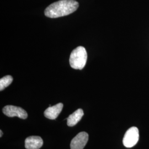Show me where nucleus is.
<instances>
[{
	"label": "nucleus",
	"instance_id": "nucleus-8",
	"mask_svg": "<svg viewBox=\"0 0 149 149\" xmlns=\"http://www.w3.org/2000/svg\"><path fill=\"white\" fill-rule=\"evenodd\" d=\"M84 114L82 109H78L67 118V124L69 127H74L79 122Z\"/></svg>",
	"mask_w": 149,
	"mask_h": 149
},
{
	"label": "nucleus",
	"instance_id": "nucleus-3",
	"mask_svg": "<svg viewBox=\"0 0 149 149\" xmlns=\"http://www.w3.org/2000/svg\"><path fill=\"white\" fill-rule=\"evenodd\" d=\"M139 139V129L136 127H133L129 128L126 132L123 138V143L126 148H132L137 144Z\"/></svg>",
	"mask_w": 149,
	"mask_h": 149
},
{
	"label": "nucleus",
	"instance_id": "nucleus-7",
	"mask_svg": "<svg viewBox=\"0 0 149 149\" xmlns=\"http://www.w3.org/2000/svg\"><path fill=\"white\" fill-rule=\"evenodd\" d=\"M63 108V104L59 103L58 104L49 107L44 112L45 117L49 119H55L59 116Z\"/></svg>",
	"mask_w": 149,
	"mask_h": 149
},
{
	"label": "nucleus",
	"instance_id": "nucleus-9",
	"mask_svg": "<svg viewBox=\"0 0 149 149\" xmlns=\"http://www.w3.org/2000/svg\"><path fill=\"white\" fill-rule=\"evenodd\" d=\"M13 81V77L10 75H7L0 79V91H2L7 87L10 85Z\"/></svg>",
	"mask_w": 149,
	"mask_h": 149
},
{
	"label": "nucleus",
	"instance_id": "nucleus-1",
	"mask_svg": "<svg viewBox=\"0 0 149 149\" xmlns=\"http://www.w3.org/2000/svg\"><path fill=\"white\" fill-rule=\"evenodd\" d=\"M79 6V3L74 0H60L49 6L44 14L52 18L68 16L76 11Z\"/></svg>",
	"mask_w": 149,
	"mask_h": 149
},
{
	"label": "nucleus",
	"instance_id": "nucleus-10",
	"mask_svg": "<svg viewBox=\"0 0 149 149\" xmlns=\"http://www.w3.org/2000/svg\"><path fill=\"white\" fill-rule=\"evenodd\" d=\"M0 133H1V135H0V137H2V135H3V133H2V131L1 130H0Z\"/></svg>",
	"mask_w": 149,
	"mask_h": 149
},
{
	"label": "nucleus",
	"instance_id": "nucleus-5",
	"mask_svg": "<svg viewBox=\"0 0 149 149\" xmlns=\"http://www.w3.org/2000/svg\"><path fill=\"white\" fill-rule=\"evenodd\" d=\"M88 140V134L85 132H80L71 140V149H83Z\"/></svg>",
	"mask_w": 149,
	"mask_h": 149
},
{
	"label": "nucleus",
	"instance_id": "nucleus-4",
	"mask_svg": "<svg viewBox=\"0 0 149 149\" xmlns=\"http://www.w3.org/2000/svg\"><path fill=\"white\" fill-rule=\"evenodd\" d=\"M3 113L9 117H17L21 119H26L28 117L27 112L19 107L12 105L6 106L3 108Z\"/></svg>",
	"mask_w": 149,
	"mask_h": 149
},
{
	"label": "nucleus",
	"instance_id": "nucleus-6",
	"mask_svg": "<svg viewBox=\"0 0 149 149\" xmlns=\"http://www.w3.org/2000/svg\"><path fill=\"white\" fill-rule=\"evenodd\" d=\"M43 145V139L38 136H31L25 140V148L27 149H39Z\"/></svg>",
	"mask_w": 149,
	"mask_h": 149
},
{
	"label": "nucleus",
	"instance_id": "nucleus-2",
	"mask_svg": "<svg viewBox=\"0 0 149 149\" xmlns=\"http://www.w3.org/2000/svg\"><path fill=\"white\" fill-rule=\"evenodd\" d=\"M87 53L85 48L78 47L72 50L70 56V65L74 69L82 70L85 66Z\"/></svg>",
	"mask_w": 149,
	"mask_h": 149
}]
</instances>
